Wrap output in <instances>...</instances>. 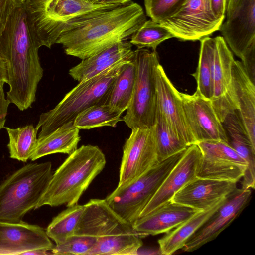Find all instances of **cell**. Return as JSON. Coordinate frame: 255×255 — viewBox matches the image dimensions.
<instances>
[{
    "label": "cell",
    "instance_id": "1",
    "mask_svg": "<svg viewBox=\"0 0 255 255\" xmlns=\"http://www.w3.org/2000/svg\"><path fill=\"white\" fill-rule=\"evenodd\" d=\"M146 20L143 8L130 1L77 16L64 24L56 43L82 60L126 41Z\"/></svg>",
    "mask_w": 255,
    "mask_h": 255
},
{
    "label": "cell",
    "instance_id": "2",
    "mask_svg": "<svg viewBox=\"0 0 255 255\" xmlns=\"http://www.w3.org/2000/svg\"><path fill=\"white\" fill-rule=\"evenodd\" d=\"M33 27L23 2L11 13L0 36V55L6 63L7 98L19 110L31 107L43 75Z\"/></svg>",
    "mask_w": 255,
    "mask_h": 255
},
{
    "label": "cell",
    "instance_id": "3",
    "mask_svg": "<svg viewBox=\"0 0 255 255\" xmlns=\"http://www.w3.org/2000/svg\"><path fill=\"white\" fill-rule=\"evenodd\" d=\"M106 163L105 155L97 146L77 148L53 173L36 209L44 205L69 207L77 204Z\"/></svg>",
    "mask_w": 255,
    "mask_h": 255
},
{
    "label": "cell",
    "instance_id": "4",
    "mask_svg": "<svg viewBox=\"0 0 255 255\" xmlns=\"http://www.w3.org/2000/svg\"><path fill=\"white\" fill-rule=\"evenodd\" d=\"M52 163H29L0 185V221L18 222L36 209L53 174Z\"/></svg>",
    "mask_w": 255,
    "mask_h": 255
},
{
    "label": "cell",
    "instance_id": "5",
    "mask_svg": "<svg viewBox=\"0 0 255 255\" xmlns=\"http://www.w3.org/2000/svg\"><path fill=\"white\" fill-rule=\"evenodd\" d=\"M129 60L79 82L53 109L42 113L36 127L38 129L41 128L37 138L45 136L65 124L73 122L76 116L87 108L97 104H105L122 66Z\"/></svg>",
    "mask_w": 255,
    "mask_h": 255
},
{
    "label": "cell",
    "instance_id": "6",
    "mask_svg": "<svg viewBox=\"0 0 255 255\" xmlns=\"http://www.w3.org/2000/svg\"><path fill=\"white\" fill-rule=\"evenodd\" d=\"M23 3L38 47L49 48L56 43L67 21L90 11L121 4H97L83 0H25Z\"/></svg>",
    "mask_w": 255,
    "mask_h": 255
},
{
    "label": "cell",
    "instance_id": "7",
    "mask_svg": "<svg viewBox=\"0 0 255 255\" xmlns=\"http://www.w3.org/2000/svg\"><path fill=\"white\" fill-rule=\"evenodd\" d=\"M136 77L130 102L123 121L131 129L149 128L156 122L157 99L156 69L159 63L156 51L144 48L134 51Z\"/></svg>",
    "mask_w": 255,
    "mask_h": 255
},
{
    "label": "cell",
    "instance_id": "8",
    "mask_svg": "<svg viewBox=\"0 0 255 255\" xmlns=\"http://www.w3.org/2000/svg\"><path fill=\"white\" fill-rule=\"evenodd\" d=\"M184 151L158 163L129 184L117 187L105 199L108 205L132 226Z\"/></svg>",
    "mask_w": 255,
    "mask_h": 255
},
{
    "label": "cell",
    "instance_id": "9",
    "mask_svg": "<svg viewBox=\"0 0 255 255\" xmlns=\"http://www.w3.org/2000/svg\"><path fill=\"white\" fill-rule=\"evenodd\" d=\"M224 20L214 15L210 0H187L174 14L160 23L173 38L195 41L219 30Z\"/></svg>",
    "mask_w": 255,
    "mask_h": 255
},
{
    "label": "cell",
    "instance_id": "10",
    "mask_svg": "<svg viewBox=\"0 0 255 255\" xmlns=\"http://www.w3.org/2000/svg\"><path fill=\"white\" fill-rule=\"evenodd\" d=\"M212 71V107L222 123L226 116L236 110L233 91V55L222 36L209 37Z\"/></svg>",
    "mask_w": 255,
    "mask_h": 255
},
{
    "label": "cell",
    "instance_id": "11",
    "mask_svg": "<svg viewBox=\"0 0 255 255\" xmlns=\"http://www.w3.org/2000/svg\"><path fill=\"white\" fill-rule=\"evenodd\" d=\"M158 163L154 126L132 129L123 146L117 187L129 184Z\"/></svg>",
    "mask_w": 255,
    "mask_h": 255
},
{
    "label": "cell",
    "instance_id": "12",
    "mask_svg": "<svg viewBox=\"0 0 255 255\" xmlns=\"http://www.w3.org/2000/svg\"><path fill=\"white\" fill-rule=\"evenodd\" d=\"M196 144L202 154L197 177L236 183L242 178L247 164L229 143L209 140Z\"/></svg>",
    "mask_w": 255,
    "mask_h": 255
},
{
    "label": "cell",
    "instance_id": "13",
    "mask_svg": "<svg viewBox=\"0 0 255 255\" xmlns=\"http://www.w3.org/2000/svg\"><path fill=\"white\" fill-rule=\"evenodd\" d=\"M251 189L236 188L223 203L185 242L182 250L193 252L214 240L241 214L249 203Z\"/></svg>",
    "mask_w": 255,
    "mask_h": 255
},
{
    "label": "cell",
    "instance_id": "14",
    "mask_svg": "<svg viewBox=\"0 0 255 255\" xmlns=\"http://www.w3.org/2000/svg\"><path fill=\"white\" fill-rule=\"evenodd\" d=\"M186 119L196 143L203 141L219 140L229 143L222 123L212 107L211 100L196 91L193 95L180 92Z\"/></svg>",
    "mask_w": 255,
    "mask_h": 255
},
{
    "label": "cell",
    "instance_id": "15",
    "mask_svg": "<svg viewBox=\"0 0 255 255\" xmlns=\"http://www.w3.org/2000/svg\"><path fill=\"white\" fill-rule=\"evenodd\" d=\"M157 109L171 130L189 146L196 144L187 124L179 92L159 63L156 69Z\"/></svg>",
    "mask_w": 255,
    "mask_h": 255
},
{
    "label": "cell",
    "instance_id": "16",
    "mask_svg": "<svg viewBox=\"0 0 255 255\" xmlns=\"http://www.w3.org/2000/svg\"><path fill=\"white\" fill-rule=\"evenodd\" d=\"M54 245L41 227L22 220L0 221V255H24L36 250L50 251Z\"/></svg>",
    "mask_w": 255,
    "mask_h": 255
},
{
    "label": "cell",
    "instance_id": "17",
    "mask_svg": "<svg viewBox=\"0 0 255 255\" xmlns=\"http://www.w3.org/2000/svg\"><path fill=\"white\" fill-rule=\"evenodd\" d=\"M201 158V152L198 145L194 144L189 146L142 211L139 218L170 201L176 192L196 178Z\"/></svg>",
    "mask_w": 255,
    "mask_h": 255
},
{
    "label": "cell",
    "instance_id": "18",
    "mask_svg": "<svg viewBox=\"0 0 255 255\" xmlns=\"http://www.w3.org/2000/svg\"><path fill=\"white\" fill-rule=\"evenodd\" d=\"M84 205L75 235L89 236L97 240L132 229L131 225L110 207L105 199H92Z\"/></svg>",
    "mask_w": 255,
    "mask_h": 255
},
{
    "label": "cell",
    "instance_id": "19",
    "mask_svg": "<svg viewBox=\"0 0 255 255\" xmlns=\"http://www.w3.org/2000/svg\"><path fill=\"white\" fill-rule=\"evenodd\" d=\"M219 31L229 48L241 59L255 42V0H244L227 16Z\"/></svg>",
    "mask_w": 255,
    "mask_h": 255
},
{
    "label": "cell",
    "instance_id": "20",
    "mask_svg": "<svg viewBox=\"0 0 255 255\" xmlns=\"http://www.w3.org/2000/svg\"><path fill=\"white\" fill-rule=\"evenodd\" d=\"M236 188V182L197 177L176 192L170 201L204 211L225 198Z\"/></svg>",
    "mask_w": 255,
    "mask_h": 255
},
{
    "label": "cell",
    "instance_id": "21",
    "mask_svg": "<svg viewBox=\"0 0 255 255\" xmlns=\"http://www.w3.org/2000/svg\"><path fill=\"white\" fill-rule=\"evenodd\" d=\"M199 210L169 201L139 217L132 226L142 238L167 233L198 213Z\"/></svg>",
    "mask_w": 255,
    "mask_h": 255
},
{
    "label": "cell",
    "instance_id": "22",
    "mask_svg": "<svg viewBox=\"0 0 255 255\" xmlns=\"http://www.w3.org/2000/svg\"><path fill=\"white\" fill-rule=\"evenodd\" d=\"M232 76L236 111L252 145L255 147V84L239 61L235 60L233 62Z\"/></svg>",
    "mask_w": 255,
    "mask_h": 255
},
{
    "label": "cell",
    "instance_id": "23",
    "mask_svg": "<svg viewBox=\"0 0 255 255\" xmlns=\"http://www.w3.org/2000/svg\"><path fill=\"white\" fill-rule=\"evenodd\" d=\"M133 52L130 42H119L82 60L69 70V74L79 82L96 76L122 61L131 59Z\"/></svg>",
    "mask_w": 255,
    "mask_h": 255
},
{
    "label": "cell",
    "instance_id": "24",
    "mask_svg": "<svg viewBox=\"0 0 255 255\" xmlns=\"http://www.w3.org/2000/svg\"><path fill=\"white\" fill-rule=\"evenodd\" d=\"M80 129L71 122L64 124L49 134L37 138L35 150L30 159L35 161L51 154L70 155L77 148L80 140Z\"/></svg>",
    "mask_w": 255,
    "mask_h": 255
},
{
    "label": "cell",
    "instance_id": "25",
    "mask_svg": "<svg viewBox=\"0 0 255 255\" xmlns=\"http://www.w3.org/2000/svg\"><path fill=\"white\" fill-rule=\"evenodd\" d=\"M226 197L210 209L199 211L176 228L166 233L158 241L161 255H171L182 249L188 239L223 203Z\"/></svg>",
    "mask_w": 255,
    "mask_h": 255
},
{
    "label": "cell",
    "instance_id": "26",
    "mask_svg": "<svg viewBox=\"0 0 255 255\" xmlns=\"http://www.w3.org/2000/svg\"><path fill=\"white\" fill-rule=\"evenodd\" d=\"M229 144L247 164L245 173H255V147L252 145L236 110L229 113L222 123Z\"/></svg>",
    "mask_w": 255,
    "mask_h": 255
},
{
    "label": "cell",
    "instance_id": "27",
    "mask_svg": "<svg viewBox=\"0 0 255 255\" xmlns=\"http://www.w3.org/2000/svg\"><path fill=\"white\" fill-rule=\"evenodd\" d=\"M142 237L132 229L103 237L87 255H135L143 245Z\"/></svg>",
    "mask_w": 255,
    "mask_h": 255
},
{
    "label": "cell",
    "instance_id": "28",
    "mask_svg": "<svg viewBox=\"0 0 255 255\" xmlns=\"http://www.w3.org/2000/svg\"><path fill=\"white\" fill-rule=\"evenodd\" d=\"M135 77L136 66L132 56L122 66L105 104L122 113L126 110L131 99Z\"/></svg>",
    "mask_w": 255,
    "mask_h": 255
},
{
    "label": "cell",
    "instance_id": "29",
    "mask_svg": "<svg viewBox=\"0 0 255 255\" xmlns=\"http://www.w3.org/2000/svg\"><path fill=\"white\" fill-rule=\"evenodd\" d=\"M4 128L9 136L7 146L10 157L24 162L30 159L37 144L38 129L32 125L16 128Z\"/></svg>",
    "mask_w": 255,
    "mask_h": 255
},
{
    "label": "cell",
    "instance_id": "30",
    "mask_svg": "<svg viewBox=\"0 0 255 255\" xmlns=\"http://www.w3.org/2000/svg\"><path fill=\"white\" fill-rule=\"evenodd\" d=\"M67 207L53 218L46 229L47 235L56 245L63 243L74 235L83 212L84 205L77 203Z\"/></svg>",
    "mask_w": 255,
    "mask_h": 255
},
{
    "label": "cell",
    "instance_id": "31",
    "mask_svg": "<svg viewBox=\"0 0 255 255\" xmlns=\"http://www.w3.org/2000/svg\"><path fill=\"white\" fill-rule=\"evenodd\" d=\"M122 113L107 104H97L80 113L74 119L73 124L79 129L105 126L115 127L118 122L123 121Z\"/></svg>",
    "mask_w": 255,
    "mask_h": 255
},
{
    "label": "cell",
    "instance_id": "32",
    "mask_svg": "<svg viewBox=\"0 0 255 255\" xmlns=\"http://www.w3.org/2000/svg\"><path fill=\"white\" fill-rule=\"evenodd\" d=\"M154 127L157 158L159 162L184 151L188 147L171 130L161 113L157 110Z\"/></svg>",
    "mask_w": 255,
    "mask_h": 255
},
{
    "label": "cell",
    "instance_id": "33",
    "mask_svg": "<svg viewBox=\"0 0 255 255\" xmlns=\"http://www.w3.org/2000/svg\"><path fill=\"white\" fill-rule=\"evenodd\" d=\"M209 37L200 40L198 66L196 72L192 75L197 82L196 91L203 98L211 100L213 96V85Z\"/></svg>",
    "mask_w": 255,
    "mask_h": 255
},
{
    "label": "cell",
    "instance_id": "34",
    "mask_svg": "<svg viewBox=\"0 0 255 255\" xmlns=\"http://www.w3.org/2000/svg\"><path fill=\"white\" fill-rule=\"evenodd\" d=\"M173 38L171 33L160 23L146 20L132 34L130 43L137 49L151 48L156 51L162 42Z\"/></svg>",
    "mask_w": 255,
    "mask_h": 255
},
{
    "label": "cell",
    "instance_id": "35",
    "mask_svg": "<svg viewBox=\"0 0 255 255\" xmlns=\"http://www.w3.org/2000/svg\"><path fill=\"white\" fill-rule=\"evenodd\" d=\"M96 241L93 237L74 234L63 243L54 245L50 252L51 254L56 255H87Z\"/></svg>",
    "mask_w": 255,
    "mask_h": 255
},
{
    "label": "cell",
    "instance_id": "36",
    "mask_svg": "<svg viewBox=\"0 0 255 255\" xmlns=\"http://www.w3.org/2000/svg\"><path fill=\"white\" fill-rule=\"evenodd\" d=\"M187 0H144L146 15L160 23L174 14Z\"/></svg>",
    "mask_w": 255,
    "mask_h": 255
},
{
    "label": "cell",
    "instance_id": "37",
    "mask_svg": "<svg viewBox=\"0 0 255 255\" xmlns=\"http://www.w3.org/2000/svg\"><path fill=\"white\" fill-rule=\"evenodd\" d=\"M21 2L20 0H0V36L5 29L11 13Z\"/></svg>",
    "mask_w": 255,
    "mask_h": 255
},
{
    "label": "cell",
    "instance_id": "38",
    "mask_svg": "<svg viewBox=\"0 0 255 255\" xmlns=\"http://www.w3.org/2000/svg\"><path fill=\"white\" fill-rule=\"evenodd\" d=\"M10 103L9 100L5 97L4 90H1L0 91V130L4 128Z\"/></svg>",
    "mask_w": 255,
    "mask_h": 255
},
{
    "label": "cell",
    "instance_id": "39",
    "mask_svg": "<svg viewBox=\"0 0 255 255\" xmlns=\"http://www.w3.org/2000/svg\"><path fill=\"white\" fill-rule=\"evenodd\" d=\"M212 10L219 18H225L227 0H210Z\"/></svg>",
    "mask_w": 255,
    "mask_h": 255
},
{
    "label": "cell",
    "instance_id": "40",
    "mask_svg": "<svg viewBox=\"0 0 255 255\" xmlns=\"http://www.w3.org/2000/svg\"><path fill=\"white\" fill-rule=\"evenodd\" d=\"M244 0H227L226 16L231 14Z\"/></svg>",
    "mask_w": 255,
    "mask_h": 255
},
{
    "label": "cell",
    "instance_id": "41",
    "mask_svg": "<svg viewBox=\"0 0 255 255\" xmlns=\"http://www.w3.org/2000/svg\"><path fill=\"white\" fill-rule=\"evenodd\" d=\"M132 0H89V2L97 4H123L132 1Z\"/></svg>",
    "mask_w": 255,
    "mask_h": 255
},
{
    "label": "cell",
    "instance_id": "42",
    "mask_svg": "<svg viewBox=\"0 0 255 255\" xmlns=\"http://www.w3.org/2000/svg\"><path fill=\"white\" fill-rule=\"evenodd\" d=\"M161 255L159 248L158 249H139L137 255Z\"/></svg>",
    "mask_w": 255,
    "mask_h": 255
},
{
    "label": "cell",
    "instance_id": "43",
    "mask_svg": "<svg viewBox=\"0 0 255 255\" xmlns=\"http://www.w3.org/2000/svg\"><path fill=\"white\" fill-rule=\"evenodd\" d=\"M48 252H49V251L44 250H33V251L28 252L25 253L24 255H45L51 254V253H49Z\"/></svg>",
    "mask_w": 255,
    "mask_h": 255
},
{
    "label": "cell",
    "instance_id": "44",
    "mask_svg": "<svg viewBox=\"0 0 255 255\" xmlns=\"http://www.w3.org/2000/svg\"><path fill=\"white\" fill-rule=\"evenodd\" d=\"M5 83L4 82L0 80V91L3 89V86Z\"/></svg>",
    "mask_w": 255,
    "mask_h": 255
},
{
    "label": "cell",
    "instance_id": "45",
    "mask_svg": "<svg viewBox=\"0 0 255 255\" xmlns=\"http://www.w3.org/2000/svg\"><path fill=\"white\" fill-rule=\"evenodd\" d=\"M21 2H23L25 0H20Z\"/></svg>",
    "mask_w": 255,
    "mask_h": 255
},
{
    "label": "cell",
    "instance_id": "46",
    "mask_svg": "<svg viewBox=\"0 0 255 255\" xmlns=\"http://www.w3.org/2000/svg\"><path fill=\"white\" fill-rule=\"evenodd\" d=\"M84 0V1H89V0Z\"/></svg>",
    "mask_w": 255,
    "mask_h": 255
},
{
    "label": "cell",
    "instance_id": "47",
    "mask_svg": "<svg viewBox=\"0 0 255 255\" xmlns=\"http://www.w3.org/2000/svg\"><path fill=\"white\" fill-rule=\"evenodd\" d=\"M0 60H1V56L0 55Z\"/></svg>",
    "mask_w": 255,
    "mask_h": 255
}]
</instances>
